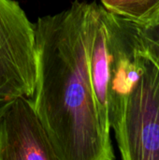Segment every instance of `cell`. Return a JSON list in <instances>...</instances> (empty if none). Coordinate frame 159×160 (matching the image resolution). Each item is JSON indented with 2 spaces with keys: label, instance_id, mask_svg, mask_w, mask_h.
<instances>
[{
  "label": "cell",
  "instance_id": "5b68a950",
  "mask_svg": "<svg viewBox=\"0 0 159 160\" xmlns=\"http://www.w3.org/2000/svg\"><path fill=\"white\" fill-rule=\"evenodd\" d=\"M106 8L89 3L87 15V62L93 95L99 122L104 133L111 137L108 112L109 48L105 22Z\"/></svg>",
  "mask_w": 159,
  "mask_h": 160
},
{
  "label": "cell",
  "instance_id": "7a4b0ae2",
  "mask_svg": "<svg viewBox=\"0 0 159 160\" xmlns=\"http://www.w3.org/2000/svg\"><path fill=\"white\" fill-rule=\"evenodd\" d=\"M37 81L36 29L15 0H0V115L19 97L33 99Z\"/></svg>",
  "mask_w": 159,
  "mask_h": 160
},
{
  "label": "cell",
  "instance_id": "8992f818",
  "mask_svg": "<svg viewBox=\"0 0 159 160\" xmlns=\"http://www.w3.org/2000/svg\"><path fill=\"white\" fill-rule=\"evenodd\" d=\"M108 10L137 22H149L159 18V0H117Z\"/></svg>",
  "mask_w": 159,
  "mask_h": 160
},
{
  "label": "cell",
  "instance_id": "3957f363",
  "mask_svg": "<svg viewBox=\"0 0 159 160\" xmlns=\"http://www.w3.org/2000/svg\"><path fill=\"white\" fill-rule=\"evenodd\" d=\"M143 54V71L112 128L124 160H159V68Z\"/></svg>",
  "mask_w": 159,
  "mask_h": 160
},
{
  "label": "cell",
  "instance_id": "277c9868",
  "mask_svg": "<svg viewBox=\"0 0 159 160\" xmlns=\"http://www.w3.org/2000/svg\"><path fill=\"white\" fill-rule=\"evenodd\" d=\"M0 160H59L33 99L19 97L1 113Z\"/></svg>",
  "mask_w": 159,
  "mask_h": 160
},
{
  "label": "cell",
  "instance_id": "52a82bcc",
  "mask_svg": "<svg viewBox=\"0 0 159 160\" xmlns=\"http://www.w3.org/2000/svg\"><path fill=\"white\" fill-rule=\"evenodd\" d=\"M131 22L141 50L159 68V18L149 22Z\"/></svg>",
  "mask_w": 159,
  "mask_h": 160
},
{
  "label": "cell",
  "instance_id": "6da1fadb",
  "mask_svg": "<svg viewBox=\"0 0 159 160\" xmlns=\"http://www.w3.org/2000/svg\"><path fill=\"white\" fill-rule=\"evenodd\" d=\"M89 3L75 0L35 22L37 112L59 160H113L101 128L87 62Z\"/></svg>",
  "mask_w": 159,
  "mask_h": 160
}]
</instances>
